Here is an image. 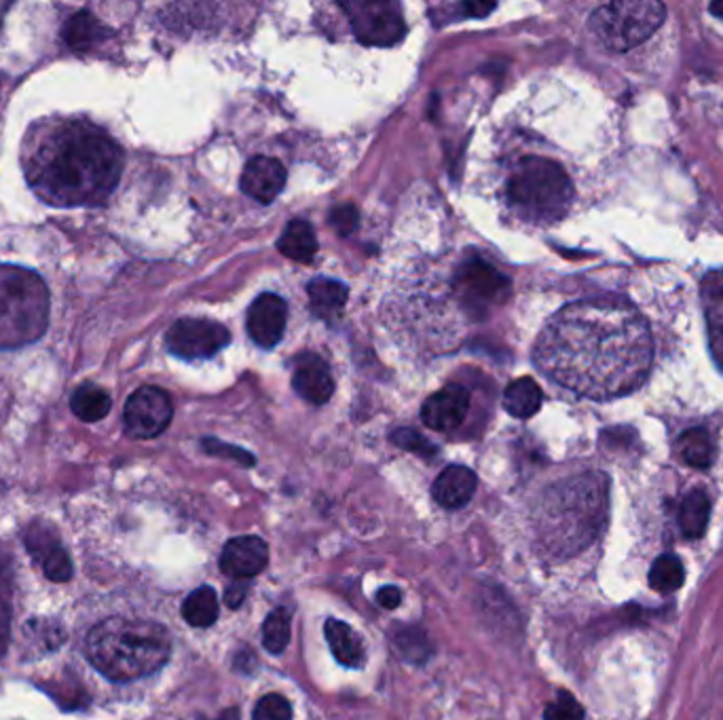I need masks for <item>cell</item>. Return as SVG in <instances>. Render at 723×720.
I'll return each mask as SVG.
<instances>
[{
	"mask_svg": "<svg viewBox=\"0 0 723 720\" xmlns=\"http://www.w3.org/2000/svg\"><path fill=\"white\" fill-rule=\"evenodd\" d=\"M324 632H326V640L333 649V655L337 657L339 663H344L345 668L358 670L366 663L364 640L349 623H345L341 619L330 618L324 625Z\"/></svg>",
	"mask_w": 723,
	"mask_h": 720,
	"instance_id": "19",
	"label": "cell"
},
{
	"mask_svg": "<svg viewBox=\"0 0 723 720\" xmlns=\"http://www.w3.org/2000/svg\"><path fill=\"white\" fill-rule=\"evenodd\" d=\"M286 186V170L274 157H254L241 173V191L258 204H272Z\"/></svg>",
	"mask_w": 723,
	"mask_h": 720,
	"instance_id": "15",
	"label": "cell"
},
{
	"mask_svg": "<svg viewBox=\"0 0 723 720\" xmlns=\"http://www.w3.org/2000/svg\"><path fill=\"white\" fill-rule=\"evenodd\" d=\"M544 720H585V708L571 693L558 691L556 699L544 712Z\"/></svg>",
	"mask_w": 723,
	"mask_h": 720,
	"instance_id": "31",
	"label": "cell"
},
{
	"mask_svg": "<svg viewBox=\"0 0 723 720\" xmlns=\"http://www.w3.org/2000/svg\"><path fill=\"white\" fill-rule=\"evenodd\" d=\"M206 448L207 452H212V454H225V456H229V459H236V461H240V463L248 465V467H250V465H254V459H252V454L243 452V450H240V448L225 447V444H218V442H214V440H207Z\"/></svg>",
	"mask_w": 723,
	"mask_h": 720,
	"instance_id": "35",
	"label": "cell"
},
{
	"mask_svg": "<svg viewBox=\"0 0 723 720\" xmlns=\"http://www.w3.org/2000/svg\"><path fill=\"white\" fill-rule=\"evenodd\" d=\"M709 11H711L715 17H722L723 20V0H715V2L709 7Z\"/></svg>",
	"mask_w": 723,
	"mask_h": 720,
	"instance_id": "38",
	"label": "cell"
},
{
	"mask_svg": "<svg viewBox=\"0 0 723 720\" xmlns=\"http://www.w3.org/2000/svg\"><path fill=\"white\" fill-rule=\"evenodd\" d=\"M182 618L193 627H209L218 619V598L212 587H200L182 602Z\"/></svg>",
	"mask_w": 723,
	"mask_h": 720,
	"instance_id": "26",
	"label": "cell"
},
{
	"mask_svg": "<svg viewBox=\"0 0 723 720\" xmlns=\"http://www.w3.org/2000/svg\"><path fill=\"white\" fill-rule=\"evenodd\" d=\"M112 400L103 387L94 382H83L70 398V408L83 423H98L110 412Z\"/></svg>",
	"mask_w": 723,
	"mask_h": 720,
	"instance_id": "23",
	"label": "cell"
},
{
	"mask_svg": "<svg viewBox=\"0 0 723 720\" xmlns=\"http://www.w3.org/2000/svg\"><path fill=\"white\" fill-rule=\"evenodd\" d=\"M277 247L286 258H290L294 263H303V265L311 263L317 254V240H315V233H313L310 222L292 220L277 241Z\"/></svg>",
	"mask_w": 723,
	"mask_h": 720,
	"instance_id": "21",
	"label": "cell"
},
{
	"mask_svg": "<svg viewBox=\"0 0 723 720\" xmlns=\"http://www.w3.org/2000/svg\"><path fill=\"white\" fill-rule=\"evenodd\" d=\"M64 38L72 49L87 51L103 40V24L98 20H94L89 13H76L74 17H70L69 24L64 28Z\"/></svg>",
	"mask_w": 723,
	"mask_h": 720,
	"instance_id": "28",
	"label": "cell"
},
{
	"mask_svg": "<svg viewBox=\"0 0 723 720\" xmlns=\"http://www.w3.org/2000/svg\"><path fill=\"white\" fill-rule=\"evenodd\" d=\"M292 385L305 402L315 404V406L326 404L335 391V380L330 375V368L326 366V362L322 357H317L313 353H305L297 359Z\"/></svg>",
	"mask_w": 723,
	"mask_h": 720,
	"instance_id": "16",
	"label": "cell"
},
{
	"mask_svg": "<svg viewBox=\"0 0 723 720\" xmlns=\"http://www.w3.org/2000/svg\"><path fill=\"white\" fill-rule=\"evenodd\" d=\"M700 301L707 319L709 349L715 366L723 373V269L704 274L700 283Z\"/></svg>",
	"mask_w": 723,
	"mask_h": 720,
	"instance_id": "17",
	"label": "cell"
},
{
	"mask_svg": "<svg viewBox=\"0 0 723 720\" xmlns=\"http://www.w3.org/2000/svg\"><path fill=\"white\" fill-rule=\"evenodd\" d=\"M308 294H310L311 310L326 321H335L344 315L349 290L337 279L317 277L310 281Z\"/></svg>",
	"mask_w": 723,
	"mask_h": 720,
	"instance_id": "20",
	"label": "cell"
},
{
	"mask_svg": "<svg viewBox=\"0 0 723 720\" xmlns=\"http://www.w3.org/2000/svg\"><path fill=\"white\" fill-rule=\"evenodd\" d=\"M85 655L104 679L130 683L157 672L170 659L172 638L155 621L108 618L87 634Z\"/></svg>",
	"mask_w": 723,
	"mask_h": 720,
	"instance_id": "3",
	"label": "cell"
},
{
	"mask_svg": "<svg viewBox=\"0 0 723 720\" xmlns=\"http://www.w3.org/2000/svg\"><path fill=\"white\" fill-rule=\"evenodd\" d=\"M358 220H360V216H358V209L353 206H339L337 209H333V213H330V222H333V227L337 229V233L341 237L351 235L358 229Z\"/></svg>",
	"mask_w": 723,
	"mask_h": 720,
	"instance_id": "34",
	"label": "cell"
},
{
	"mask_svg": "<svg viewBox=\"0 0 723 720\" xmlns=\"http://www.w3.org/2000/svg\"><path fill=\"white\" fill-rule=\"evenodd\" d=\"M666 7L658 0H618L599 7L588 28L610 51H630L646 42L664 24Z\"/></svg>",
	"mask_w": 723,
	"mask_h": 720,
	"instance_id": "6",
	"label": "cell"
},
{
	"mask_svg": "<svg viewBox=\"0 0 723 720\" xmlns=\"http://www.w3.org/2000/svg\"><path fill=\"white\" fill-rule=\"evenodd\" d=\"M24 539L33 560L43 569L45 577L56 584H67L72 577V562L53 528L45 524H33Z\"/></svg>",
	"mask_w": 723,
	"mask_h": 720,
	"instance_id": "11",
	"label": "cell"
},
{
	"mask_svg": "<svg viewBox=\"0 0 723 720\" xmlns=\"http://www.w3.org/2000/svg\"><path fill=\"white\" fill-rule=\"evenodd\" d=\"M220 720H236V710H231L229 715H222V719Z\"/></svg>",
	"mask_w": 723,
	"mask_h": 720,
	"instance_id": "39",
	"label": "cell"
},
{
	"mask_svg": "<svg viewBox=\"0 0 723 720\" xmlns=\"http://www.w3.org/2000/svg\"><path fill=\"white\" fill-rule=\"evenodd\" d=\"M544 402V393L533 378H517L504 391V408L517 418H531L538 414Z\"/></svg>",
	"mask_w": 723,
	"mask_h": 720,
	"instance_id": "22",
	"label": "cell"
},
{
	"mask_svg": "<svg viewBox=\"0 0 723 720\" xmlns=\"http://www.w3.org/2000/svg\"><path fill=\"white\" fill-rule=\"evenodd\" d=\"M173 404L170 395L159 387H140L125 404V429L136 440L161 436L172 423Z\"/></svg>",
	"mask_w": 723,
	"mask_h": 720,
	"instance_id": "8",
	"label": "cell"
},
{
	"mask_svg": "<svg viewBox=\"0 0 723 720\" xmlns=\"http://www.w3.org/2000/svg\"><path fill=\"white\" fill-rule=\"evenodd\" d=\"M290 634H292L290 611L284 609V607L274 609L263 623V645H265V649L272 655L286 651V647L290 645Z\"/></svg>",
	"mask_w": 723,
	"mask_h": 720,
	"instance_id": "30",
	"label": "cell"
},
{
	"mask_svg": "<svg viewBox=\"0 0 723 720\" xmlns=\"http://www.w3.org/2000/svg\"><path fill=\"white\" fill-rule=\"evenodd\" d=\"M711 514V503L707 492L691 490L679 510V526L688 539H700L707 530Z\"/></svg>",
	"mask_w": 723,
	"mask_h": 720,
	"instance_id": "25",
	"label": "cell"
},
{
	"mask_svg": "<svg viewBox=\"0 0 723 720\" xmlns=\"http://www.w3.org/2000/svg\"><path fill=\"white\" fill-rule=\"evenodd\" d=\"M686 582V569L677 556L664 553L650 569V585L660 594H671Z\"/></svg>",
	"mask_w": 723,
	"mask_h": 720,
	"instance_id": "29",
	"label": "cell"
},
{
	"mask_svg": "<svg viewBox=\"0 0 723 720\" xmlns=\"http://www.w3.org/2000/svg\"><path fill=\"white\" fill-rule=\"evenodd\" d=\"M470 411V391L461 385H447L430 395L421 406V420L434 431L457 429Z\"/></svg>",
	"mask_w": 723,
	"mask_h": 720,
	"instance_id": "12",
	"label": "cell"
},
{
	"mask_svg": "<svg viewBox=\"0 0 723 720\" xmlns=\"http://www.w3.org/2000/svg\"><path fill=\"white\" fill-rule=\"evenodd\" d=\"M477 474L463 465H450L432 486V495L438 505L447 510H459L468 505L477 492Z\"/></svg>",
	"mask_w": 723,
	"mask_h": 720,
	"instance_id": "18",
	"label": "cell"
},
{
	"mask_svg": "<svg viewBox=\"0 0 723 720\" xmlns=\"http://www.w3.org/2000/svg\"><path fill=\"white\" fill-rule=\"evenodd\" d=\"M677 452H679L682 461L689 467L707 469L715 459V444H713V438L707 429L696 427V429H689L679 438Z\"/></svg>",
	"mask_w": 723,
	"mask_h": 720,
	"instance_id": "24",
	"label": "cell"
},
{
	"mask_svg": "<svg viewBox=\"0 0 723 720\" xmlns=\"http://www.w3.org/2000/svg\"><path fill=\"white\" fill-rule=\"evenodd\" d=\"M231 341L229 330L209 319H180L166 334L168 351L180 359H207Z\"/></svg>",
	"mask_w": 723,
	"mask_h": 720,
	"instance_id": "9",
	"label": "cell"
},
{
	"mask_svg": "<svg viewBox=\"0 0 723 720\" xmlns=\"http://www.w3.org/2000/svg\"><path fill=\"white\" fill-rule=\"evenodd\" d=\"M67 634L58 621L49 619H33L24 625V643L28 651L51 652L62 647Z\"/></svg>",
	"mask_w": 723,
	"mask_h": 720,
	"instance_id": "27",
	"label": "cell"
},
{
	"mask_svg": "<svg viewBox=\"0 0 723 720\" xmlns=\"http://www.w3.org/2000/svg\"><path fill=\"white\" fill-rule=\"evenodd\" d=\"M254 720H292V706L286 697L269 693L258 699L254 708Z\"/></svg>",
	"mask_w": 723,
	"mask_h": 720,
	"instance_id": "32",
	"label": "cell"
},
{
	"mask_svg": "<svg viewBox=\"0 0 723 720\" xmlns=\"http://www.w3.org/2000/svg\"><path fill=\"white\" fill-rule=\"evenodd\" d=\"M49 326V290L40 274L0 265V349L33 344Z\"/></svg>",
	"mask_w": 723,
	"mask_h": 720,
	"instance_id": "5",
	"label": "cell"
},
{
	"mask_svg": "<svg viewBox=\"0 0 723 720\" xmlns=\"http://www.w3.org/2000/svg\"><path fill=\"white\" fill-rule=\"evenodd\" d=\"M574 182L556 161L540 155L522 157L506 175L504 197L518 220L554 224L574 204Z\"/></svg>",
	"mask_w": 723,
	"mask_h": 720,
	"instance_id": "4",
	"label": "cell"
},
{
	"mask_svg": "<svg viewBox=\"0 0 723 720\" xmlns=\"http://www.w3.org/2000/svg\"><path fill=\"white\" fill-rule=\"evenodd\" d=\"M455 292L468 309L482 315L510 294V281L484 260H468L455 274Z\"/></svg>",
	"mask_w": 723,
	"mask_h": 720,
	"instance_id": "10",
	"label": "cell"
},
{
	"mask_svg": "<svg viewBox=\"0 0 723 720\" xmlns=\"http://www.w3.org/2000/svg\"><path fill=\"white\" fill-rule=\"evenodd\" d=\"M391 442L405 450L423 454V456H430L436 452V448L432 447L425 438H421L413 429H398L396 434H391Z\"/></svg>",
	"mask_w": 723,
	"mask_h": 720,
	"instance_id": "33",
	"label": "cell"
},
{
	"mask_svg": "<svg viewBox=\"0 0 723 720\" xmlns=\"http://www.w3.org/2000/svg\"><path fill=\"white\" fill-rule=\"evenodd\" d=\"M269 562V548L261 537L248 535L231 539L220 553V569L227 577L241 582L252 579L265 571Z\"/></svg>",
	"mask_w": 723,
	"mask_h": 720,
	"instance_id": "13",
	"label": "cell"
},
{
	"mask_svg": "<svg viewBox=\"0 0 723 720\" xmlns=\"http://www.w3.org/2000/svg\"><path fill=\"white\" fill-rule=\"evenodd\" d=\"M533 357L556 385L605 402L646 382L654 362V339L632 305L618 298H588L552 315Z\"/></svg>",
	"mask_w": 723,
	"mask_h": 720,
	"instance_id": "1",
	"label": "cell"
},
{
	"mask_svg": "<svg viewBox=\"0 0 723 720\" xmlns=\"http://www.w3.org/2000/svg\"><path fill=\"white\" fill-rule=\"evenodd\" d=\"M400 600H402V594L394 585H385V587H381L379 591H377V602H379L383 609L391 611V609L400 607Z\"/></svg>",
	"mask_w": 723,
	"mask_h": 720,
	"instance_id": "36",
	"label": "cell"
},
{
	"mask_svg": "<svg viewBox=\"0 0 723 720\" xmlns=\"http://www.w3.org/2000/svg\"><path fill=\"white\" fill-rule=\"evenodd\" d=\"M117 139L85 117H49L28 130L22 168L36 197L53 207L104 206L123 173Z\"/></svg>",
	"mask_w": 723,
	"mask_h": 720,
	"instance_id": "2",
	"label": "cell"
},
{
	"mask_svg": "<svg viewBox=\"0 0 723 720\" xmlns=\"http://www.w3.org/2000/svg\"><path fill=\"white\" fill-rule=\"evenodd\" d=\"M344 7L353 35L371 47H391L407 33L402 11L389 0H353Z\"/></svg>",
	"mask_w": 723,
	"mask_h": 720,
	"instance_id": "7",
	"label": "cell"
},
{
	"mask_svg": "<svg viewBox=\"0 0 723 720\" xmlns=\"http://www.w3.org/2000/svg\"><path fill=\"white\" fill-rule=\"evenodd\" d=\"M286 321H288V307L284 298H279L276 294H263L250 305L245 326L254 343L263 349H272L281 341Z\"/></svg>",
	"mask_w": 723,
	"mask_h": 720,
	"instance_id": "14",
	"label": "cell"
},
{
	"mask_svg": "<svg viewBox=\"0 0 723 720\" xmlns=\"http://www.w3.org/2000/svg\"><path fill=\"white\" fill-rule=\"evenodd\" d=\"M225 598H227V605L231 609H238L241 602H243V598H245V585L241 584V582L229 585L227 591H225Z\"/></svg>",
	"mask_w": 723,
	"mask_h": 720,
	"instance_id": "37",
	"label": "cell"
}]
</instances>
